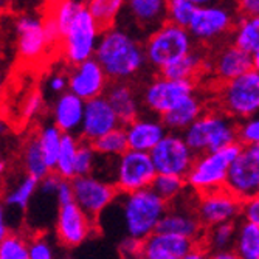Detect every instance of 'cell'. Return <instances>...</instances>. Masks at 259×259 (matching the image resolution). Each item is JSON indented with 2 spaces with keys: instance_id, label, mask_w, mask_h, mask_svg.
<instances>
[{
  "instance_id": "40",
  "label": "cell",
  "mask_w": 259,
  "mask_h": 259,
  "mask_svg": "<svg viewBox=\"0 0 259 259\" xmlns=\"http://www.w3.org/2000/svg\"><path fill=\"white\" fill-rule=\"evenodd\" d=\"M97 160H98V152L93 148L92 141L81 138L78 154H76V163H75V177L93 174Z\"/></svg>"
},
{
  "instance_id": "41",
  "label": "cell",
  "mask_w": 259,
  "mask_h": 259,
  "mask_svg": "<svg viewBox=\"0 0 259 259\" xmlns=\"http://www.w3.org/2000/svg\"><path fill=\"white\" fill-rule=\"evenodd\" d=\"M238 138L244 146L259 145V115L250 116L238 124Z\"/></svg>"
},
{
  "instance_id": "35",
  "label": "cell",
  "mask_w": 259,
  "mask_h": 259,
  "mask_svg": "<svg viewBox=\"0 0 259 259\" xmlns=\"http://www.w3.org/2000/svg\"><path fill=\"white\" fill-rule=\"evenodd\" d=\"M62 137H64V132L55 123L42 126V129L37 134L42 154L52 171H55L56 168L58 157L61 152V145H62Z\"/></svg>"
},
{
  "instance_id": "27",
  "label": "cell",
  "mask_w": 259,
  "mask_h": 259,
  "mask_svg": "<svg viewBox=\"0 0 259 259\" xmlns=\"http://www.w3.org/2000/svg\"><path fill=\"white\" fill-rule=\"evenodd\" d=\"M206 68H209V62L205 59V56L200 52L193 50L182 59L176 61L174 64L164 67L160 72V75L172 79L196 81V78L200 76Z\"/></svg>"
},
{
  "instance_id": "17",
  "label": "cell",
  "mask_w": 259,
  "mask_h": 259,
  "mask_svg": "<svg viewBox=\"0 0 259 259\" xmlns=\"http://www.w3.org/2000/svg\"><path fill=\"white\" fill-rule=\"evenodd\" d=\"M17 55L25 62L40 61L52 49L44 27V19L34 16H20L16 20Z\"/></svg>"
},
{
  "instance_id": "48",
  "label": "cell",
  "mask_w": 259,
  "mask_h": 259,
  "mask_svg": "<svg viewBox=\"0 0 259 259\" xmlns=\"http://www.w3.org/2000/svg\"><path fill=\"white\" fill-rule=\"evenodd\" d=\"M182 259H211V251H208L202 244H197L193 250L188 251Z\"/></svg>"
},
{
  "instance_id": "8",
  "label": "cell",
  "mask_w": 259,
  "mask_h": 259,
  "mask_svg": "<svg viewBox=\"0 0 259 259\" xmlns=\"http://www.w3.org/2000/svg\"><path fill=\"white\" fill-rule=\"evenodd\" d=\"M158 176L151 152L127 149L115 158L113 185L121 193L151 188Z\"/></svg>"
},
{
  "instance_id": "43",
  "label": "cell",
  "mask_w": 259,
  "mask_h": 259,
  "mask_svg": "<svg viewBox=\"0 0 259 259\" xmlns=\"http://www.w3.org/2000/svg\"><path fill=\"white\" fill-rule=\"evenodd\" d=\"M242 219L259 225V194L244 200V203H242Z\"/></svg>"
},
{
  "instance_id": "36",
  "label": "cell",
  "mask_w": 259,
  "mask_h": 259,
  "mask_svg": "<svg viewBox=\"0 0 259 259\" xmlns=\"http://www.w3.org/2000/svg\"><path fill=\"white\" fill-rule=\"evenodd\" d=\"M92 145H93V148H95V151L100 155L118 157V155L124 154L129 149L127 135H126L124 126H120V127L107 132L106 135L100 137L98 140L92 141Z\"/></svg>"
},
{
  "instance_id": "25",
  "label": "cell",
  "mask_w": 259,
  "mask_h": 259,
  "mask_svg": "<svg viewBox=\"0 0 259 259\" xmlns=\"http://www.w3.org/2000/svg\"><path fill=\"white\" fill-rule=\"evenodd\" d=\"M157 231L180 234V236L190 238L200 244L205 234V227L197 213H190V211L183 209H168L161 218Z\"/></svg>"
},
{
  "instance_id": "24",
  "label": "cell",
  "mask_w": 259,
  "mask_h": 259,
  "mask_svg": "<svg viewBox=\"0 0 259 259\" xmlns=\"http://www.w3.org/2000/svg\"><path fill=\"white\" fill-rule=\"evenodd\" d=\"M104 95L118 115L121 126H127L140 116V109L143 103H141V98H138V93L132 82L110 81Z\"/></svg>"
},
{
  "instance_id": "31",
  "label": "cell",
  "mask_w": 259,
  "mask_h": 259,
  "mask_svg": "<svg viewBox=\"0 0 259 259\" xmlns=\"http://www.w3.org/2000/svg\"><path fill=\"white\" fill-rule=\"evenodd\" d=\"M231 36L234 44L253 55L259 49V14L239 16Z\"/></svg>"
},
{
  "instance_id": "26",
  "label": "cell",
  "mask_w": 259,
  "mask_h": 259,
  "mask_svg": "<svg viewBox=\"0 0 259 259\" xmlns=\"http://www.w3.org/2000/svg\"><path fill=\"white\" fill-rule=\"evenodd\" d=\"M202 113H203V103L194 92L191 95L185 97L180 103H177L168 113H164L161 116V120L169 132L183 134Z\"/></svg>"
},
{
  "instance_id": "47",
  "label": "cell",
  "mask_w": 259,
  "mask_h": 259,
  "mask_svg": "<svg viewBox=\"0 0 259 259\" xmlns=\"http://www.w3.org/2000/svg\"><path fill=\"white\" fill-rule=\"evenodd\" d=\"M49 89H50L53 93H59V95H61V93L65 92V89H68V76L61 75V73L52 76V78L49 79Z\"/></svg>"
},
{
  "instance_id": "39",
  "label": "cell",
  "mask_w": 259,
  "mask_h": 259,
  "mask_svg": "<svg viewBox=\"0 0 259 259\" xmlns=\"http://www.w3.org/2000/svg\"><path fill=\"white\" fill-rule=\"evenodd\" d=\"M197 11V5L191 0H169L168 2V22L179 27L188 28Z\"/></svg>"
},
{
  "instance_id": "7",
  "label": "cell",
  "mask_w": 259,
  "mask_h": 259,
  "mask_svg": "<svg viewBox=\"0 0 259 259\" xmlns=\"http://www.w3.org/2000/svg\"><path fill=\"white\" fill-rule=\"evenodd\" d=\"M101 33V27L89 11L87 5H82L62 34L61 52L65 61L72 65H78L90 58H95Z\"/></svg>"
},
{
  "instance_id": "6",
  "label": "cell",
  "mask_w": 259,
  "mask_h": 259,
  "mask_svg": "<svg viewBox=\"0 0 259 259\" xmlns=\"http://www.w3.org/2000/svg\"><path fill=\"white\" fill-rule=\"evenodd\" d=\"M218 103L222 112L236 120L259 113V72L254 68L227 82H221Z\"/></svg>"
},
{
  "instance_id": "38",
  "label": "cell",
  "mask_w": 259,
  "mask_h": 259,
  "mask_svg": "<svg viewBox=\"0 0 259 259\" xmlns=\"http://www.w3.org/2000/svg\"><path fill=\"white\" fill-rule=\"evenodd\" d=\"M0 259H30V239L11 231L0 239Z\"/></svg>"
},
{
  "instance_id": "3",
  "label": "cell",
  "mask_w": 259,
  "mask_h": 259,
  "mask_svg": "<svg viewBox=\"0 0 259 259\" xmlns=\"http://www.w3.org/2000/svg\"><path fill=\"white\" fill-rule=\"evenodd\" d=\"M242 148L244 145L241 141H236V143L219 151L203 152L197 155L190 172L185 177L188 188L196 194H203L224 188L231 164L238 158Z\"/></svg>"
},
{
  "instance_id": "42",
  "label": "cell",
  "mask_w": 259,
  "mask_h": 259,
  "mask_svg": "<svg viewBox=\"0 0 259 259\" xmlns=\"http://www.w3.org/2000/svg\"><path fill=\"white\" fill-rule=\"evenodd\" d=\"M30 259H56L55 247L47 234L30 239Z\"/></svg>"
},
{
  "instance_id": "1",
  "label": "cell",
  "mask_w": 259,
  "mask_h": 259,
  "mask_svg": "<svg viewBox=\"0 0 259 259\" xmlns=\"http://www.w3.org/2000/svg\"><path fill=\"white\" fill-rule=\"evenodd\" d=\"M168 205L152 188L132 193L118 191L98 219H106L109 225L118 227L124 239L143 242L157 231L161 218L168 211Z\"/></svg>"
},
{
  "instance_id": "45",
  "label": "cell",
  "mask_w": 259,
  "mask_h": 259,
  "mask_svg": "<svg viewBox=\"0 0 259 259\" xmlns=\"http://www.w3.org/2000/svg\"><path fill=\"white\" fill-rule=\"evenodd\" d=\"M56 202L58 205H65L70 202H75V193H73V185L72 180L68 179H62L58 188V193H56Z\"/></svg>"
},
{
  "instance_id": "46",
  "label": "cell",
  "mask_w": 259,
  "mask_h": 259,
  "mask_svg": "<svg viewBox=\"0 0 259 259\" xmlns=\"http://www.w3.org/2000/svg\"><path fill=\"white\" fill-rule=\"evenodd\" d=\"M236 8L239 16L259 14V0H236Z\"/></svg>"
},
{
  "instance_id": "11",
  "label": "cell",
  "mask_w": 259,
  "mask_h": 259,
  "mask_svg": "<svg viewBox=\"0 0 259 259\" xmlns=\"http://www.w3.org/2000/svg\"><path fill=\"white\" fill-rule=\"evenodd\" d=\"M238 16L231 8L222 4H209L197 7V11L190 23V33L197 42L209 44L219 40L227 34H233Z\"/></svg>"
},
{
  "instance_id": "37",
  "label": "cell",
  "mask_w": 259,
  "mask_h": 259,
  "mask_svg": "<svg viewBox=\"0 0 259 259\" xmlns=\"http://www.w3.org/2000/svg\"><path fill=\"white\" fill-rule=\"evenodd\" d=\"M151 188L163 200L171 203L183 194V191L188 188V185H186L185 177L171 176V174H158Z\"/></svg>"
},
{
  "instance_id": "13",
  "label": "cell",
  "mask_w": 259,
  "mask_h": 259,
  "mask_svg": "<svg viewBox=\"0 0 259 259\" xmlns=\"http://www.w3.org/2000/svg\"><path fill=\"white\" fill-rule=\"evenodd\" d=\"M225 188L242 202L259 194V145L242 148L228 171Z\"/></svg>"
},
{
  "instance_id": "30",
  "label": "cell",
  "mask_w": 259,
  "mask_h": 259,
  "mask_svg": "<svg viewBox=\"0 0 259 259\" xmlns=\"http://www.w3.org/2000/svg\"><path fill=\"white\" fill-rule=\"evenodd\" d=\"M233 248L242 259H259V225L241 218Z\"/></svg>"
},
{
  "instance_id": "23",
  "label": "cell",
  "mask_w": 259,
  "mask_h": 259,
  "mask_svg": "<svg viewBox=\"0 0 259 259\" xmlns=\"http://www.w3.org/2000/svg\"><path fill=\"white\" fill-rule=\"evenodd\" d=\"M85 112V100L73 92H64L53 106V123L64 134L79 135Z\"/></svg>"
},
{
  "instance_id": "10",
  "label": "cell",
  "mask_w": 259,
  "mask_h": 259,
  "mask_svg": "<svg viewBox=\"0 0 259 259\" xmlns=\"http://www.w3.org/2000/svg\"><path fill=\"white\" fill-rule=\"evenodd\" d=\"M196 92V81L191 79H172L166 76H157L149 81L141 92V103L157 116L168 113L185 97Z\"/></svg>"
},
{
  "instance_id": "28",
  "label": "cell",
  "mask_w": 259,
  "mask_h": 259,
  "mask_svg": "<svg viewBox=\"0 0 259 259\" xmlns=\"http://www.w3.org/2000/svg\"><path fill=\"white\" fill-rule=\"evenodd\" d=\"M39 182H40L39 179L25 172L16 180V183L11 186V190L7 191L4 197V205L8 206L10 209L25 211L30 206L33 197L37 194Z\"/></svg>"
},
{
  "instance_id": "12",
  "label": "cell",
  "mask_w": 259,
  "mask_h": 259,
  "mask_svg": "<svg viewBox=\"0 0 259 259\" xmlns=\"http://www.w3.org/2000/svg\"><path fill=\"white\" fill-rule=\"evenodd\" d=\"M151 157L158 174L186 177L197 155L186 143L183 134L168 132L151 151Z\"/></svg>"
},
{
  "instance_id": "2",
  "label": "cell",
  "mask_w": 259,
  "mask_h": 259,
  "mask_svg": "<svg viewBox=\"0 0 259 259\" xmlns=\"http://www.w3.org/2000/svg\"><path fill=\"white\" fill-rule=\"evenodd\" d=\"M95 58L110 81H132L148 64L145 44L124 28L115 25L101 33Z\"/></svg>"
},
{
  "instance_id": "44",
  "label": "cell",
  "mask_w": 259,
  "mask_h": 259,
  "mask_svg": "<svg viewBox=\"0 0 259 259\" xmlns=\"http://www.w3.org/2000/svg\"><path fill=\"white\" fill-rule=\"evenodd\" d=\"M42 104H44V101H42V97L39 95V93L37 92L31 93V95L27 98L25 104H23L22 115L25 116L27 120H33L34 116L42 110Z\"/></svg>"
},
{
  "instance_id": "15",
  "label": "cell",
  "mask_w": 259,
  "mask_h": 259,
  "mask_svg": "<svg viewBox=\"0 0 259 259\" xmlns=\"http://www.w3.org/2000/svg\"><path fill=\"white\" fill-rule=\"evenodd\" d=\"M75 202L85 213L98 222L103 211L113 202L118 190L112 182H107L95 174L78 176L72 180Z\"/></svg>"
},
{
  "instance_id": "20",
  "label": "cell",
  "mask_w": 259,
  "mask_h": 259,
  "mask_svg": "<svg viewBox=\"0 0 259 259\" xmlns=\"http://www.w3.org/2000/svg\"><path fill=\"white\" fill-rule=\"evenodd\" d=\"M253 68V56L251 53L242 50L234 42L225 44L213 55L209 61L211 75L216 78L218 82H227Z\"/></svg>"
},
{
  "instance_id": "49",
  "label": "cell",
  "mask_w": 259,
  "mask_h": 259,
  "mask_svg": "<svg viewBox=\"0 0 259 259\" xmlns=\"http://www.w3.org/2000/svg\"><path fill=\"white\" fill-rule=\"evenodd\" d=\"M211 259H242L234 248H228V250H219V251H213L211 253Z\"/></svg>"
},
{
  "instance_id": "51",
  "label": "cell",
  "mask_w": 259,
  "mask_h": 259,
  "mask_svg": "<svg viewBox=\"0 0 259 259\" xmlns=\"http://www.w3.org/2000/svg\"><path fill=\"white\" fill-rule=\"evenodd\" d=\"M251 56H253V68L259 72V49H257Z\"/></svg>"
},
{
  "instance_id": "29",
  "label": "cell",
  "mask_w": 259,
  "mask_h": 259,
  "mask_svg": "<svg viewBox=\"0 0 259 259\" xmlns=\"http://www.w3.org/2000/svg\"><path fill=\"white\" fill-rule=\"evenodd\" d=\"M238 222L239 221H231L205 228V234L200 244L211 253L233 248L234 239H236Z\"/></svg>"
},
{
  "instance_id": "22",
  "label": "cell",
  "mask_w": 259,
  "mask_h": 259,
  "mask_svg": "<svg viewBox=\"0 0 259 259\" xmlns=\"http://www.w3.org/2000/svg\"><path fill=\"white\" fill-rule=\"evenodd\" d=\"M155 116H138L137 120L124 126L129 149L151 152L163 140V137L169 132L168 127L164 126L161 116L158 118Z\"/></svg>"
},
{
  "instance_id": "19",
  "label": "cell",
  "mask_w": 259,
  "mask_h": 259,
  "mask_svg": "<svg viewBox=\"0 0 259 259\" xmlns=\"http://www.w3.org/2000/svg\"><path fill=\"white\" fill-rule=\"evenodd\" d=\"M121 121L106 95L85 101V112L79 137L87 141H95L107 132L120 127Z\"/></svg>"
},
{
  "instance_id": "16",
  "label": "cell",
  "mask_w": 259,
  "mask_h": 259,
  "mask_svg": "<svg viewBox=\"0 0 259 259\" xmlns=\"http://www.w3.org/2000/svg\"><path fill=\"white\" fill-rule=\"evenodd\" d=\"M197 196L199 200L196 205V213L205 228L224 222L239 221V218H242L244 202L230 193L225 186Z\"/></svg>"
},
{
  "instance_id": "14",
  "label": "cell",
  "mask_w": 259,
  "mask_h": 259,
  "mask_svg": "<svg viewBox=\"0 0 259 259\" xmlns=\"http://www.w3.org/2000/svg\"><path fill=\"white\" fill-rule=\"evenodd\" d=\"M97 225L98 222L93 221L76 202L58 206L55 231L58 242L65 248L81 245L97 230Z\"/></svg>"
},
{
  "instance_id": "9",
  "label": "cell",
  "mask_w": 259,
  "mask_h": 259,
  "mask_svg": "<svg viewBox=\"0 0 259 259\" xmlns=\"http://www.w3.org/2000/svg\"><path fill=\"white\" fill-rule=\"evenodd\" d=\"M169 0H127L116 25L141 40L168 22Z\"/></svg>"
},
{
  "instance_id": "34",
  "label": "cell",
  "mask_w": 259,
  "mask_h": 259,
  "mask_svg": "<svg viewBox=\"0 0 259 259\" xmlns=\"http://www.w3.org/2000/svg\"><path fill=\"white\" fill-rule=\"evenodd\" d=\"M79 141L81 138H78V135L75 134H64L62 137L61 152L55 168V172L59 174L62 179H68V180L75 179V163H76Z\"/></svg>"
},
{
  "instance_id": "18",
  "label": "cell",
  "mask_w": 259,
  "mask_h": 259,
  "mask_svg": "<svg viewBox=\"0 0 259 259\" xmlns=\"http://www.w3.org/2000/svg\"><path fill=\"white\" fill-rule=\"evenodd\" d=\"M109 84L110 78L97 58L73 65V70L68 75V90L85 101L104 95Z\"/></svg>"
},
{
  "instance_id": "32",
  "label": "cell",
  "mask_w": 259,
  "mask_h": 259,
  "mask_svg": "<svg viewBox=\"0 0 259 259\" xmlns=\"http://www.w3.org/2000/svg\"><path fill=\"white\" fill-rule=\"evenodd\" d=\"M126 2L127 0H87L85 5L104 31L116 25Z\"/></svg>"
},
{
  "instance_id": "21",
  "label": "cell",
  "mask_w": 259,
  "mask_h": 259,
  "mask_svg": "<svg viewBox=\"0 0 259 259\" xmlns=\"http://www.w3.org/2000/svg\"><path fill=\"white\" fill-rule=\"evenodd\" d=\"M196 245V241L180 234L155 231L141 242L138 259H182Z\"/></svg>"
},
{
  "instance_id": "50",
  "label": "cell",
  "mask_w": 259,
  "mask_h": 259,
  "mask_svg": "<svg viewBox=\"0 0 259 259\" xmlns=\"http://www.w3.org/2000/svg\"><path fill=\"white\" fill-rule=\"evenodd\" d=\"M191 2H194L197 7H202V5H209V4H218L219 0H191Z\"/></svg>"
},
{
  "instance_id": "33",
  "label": "cell",
  "mask_w": 259,
  "mask_h": 259,
  "mask_svg": "<svg viewBox=\"0 0 259 259\" xmlns=\"http://www.w3.org/2000/svg\"><path fill=\"white\" fill-rule=\"evenodd\" d=\"M22 164L23 169H25L27 174L42 180L44 177H47L52 169L47 164L45 157L42 154L40 145H39V138L37 135L28 138V141L25 143V148H23V158H22Z\"/></svg>"
},
{
  "instance_id": "5",
  "label": "cell",
  "mask_w": 259,
  "mask_h": 259,
  "mask_svg": "<svg viewBox=\"0 0 259 259\" xmlns=\"http://www.w3.org/2000/svg\"><path fill=\"white\" fill-rule=\"evenodd\" d=\"M145 50L148 64L161 72L194 50V37L188 28L166 22L145 40Z\"/></svg>"
},
{
  "instance_id": "4",
  "label": "cell",
  "mask_w": 259,
  "mask_h": 259,
  "mask_svg": "<svg viewBox=\"0 0 259 259\" xmlns=\"http://www.w3.org/2000/svg\"><path fill=\"white\" fill-rule=\"evenodd\" d=\"M183 137L196 155L219 151L239 141L238 124L233 116L227 115L225 112L202 113L183 132Z\"/></svg>"
}]
</instances>
